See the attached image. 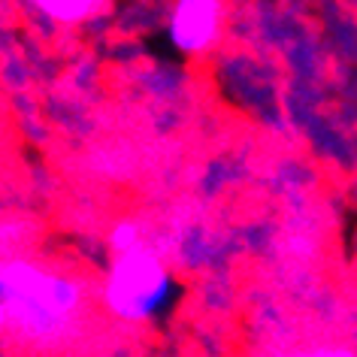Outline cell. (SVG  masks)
<instances>
[{"label":"cell","mask_w":357,"mask_h":357,"mask_svg":"<svg viewBox=\"0 0 357 357\" xmlns=\"http://www.w3.org/2000/svg\"><path fill=\"white\" fill-rule=\"evenodd\" d=\"M37 19H43L52 28H85L103 13L106 0H28Z\"/></svg>","instance_id":"4"},{"label":"cell","mask_w":357,"mask_h":357,"mask_svg":"<svg viewBox=\"0 0 357 357\" xmlns=\"http://www.w3.org/2000/svg\"><path fill=\"white\" fill-rule=\"evenodd\" d=\"M139 245H149L146 221H139V218H119V221H112L109 230H106V248H109V255L130 252V248H139Z\"/></svg>","instance_id":"5"},{"label":"cell","mask_w":357,"mask_h":357,"mask_svg":"<svg viewBox=\"0 0 357 357\" xmlns=\"http://www.w3.org/2000/svg\"><path fill=\"white\" fill-rule=\"evenodd\" d=\"M261 357H357V348L348 345H315V348H291V351H273Z\"/></svg>","instance_id":"6"},{"label":"cell","mask_w":357,"mask_h":357,"mask_svg":"<svg viewBox=\"0 0 357 357\" xmlns=\"http://www.w3.org/2000/svg\"><path fill=\"white\" fill-rule=\"evenodd\" d=\"M182 297V282L158 248L139 245L109 255L97 282V306L124 327L164 321Z\"/></svg>","instance_id":"2"},{"label":"cell","mask_w":357,"mask_h":357,"mask_svg":"<svg viewBox=\"0 0 357 357\" xmlns=\"http://www.w3.org/2000/svg\"><path fill=\"white\" fill-rule=\"evenodd\" d=\"M91 288L79 273L33 255L0 257V309L19 342L43 351L70 345L79 336Z\"/></svg>","instance_id":"1"},{"label":"cell","mask_w":357,"mask_h":357,"mask_svg":"<svg viewBox=\"0 0 357 357\" xmlns=\"http://www.w3.org/2000/svg\"><path fill=\"white\" fill-rule=\"evenodd\" d=\"M230 22V0H169L164 37L182 58L200 61L221 46Z\"/></svg>","instance_id":"3"},{"label":"cell","mask_w":357,"mask_h":357,"mask_svg":"<svg viewBox=\"0 0 357 357\" xmlns=\"http://www.w3.org/2000/svg\"><path fill=\"white\" fill-rule=\"evenodd\" d=\"M6 333H10V321H6V312L0 309V339H3Z\"/></svg>","instance_id":"7"}]
</instances>
